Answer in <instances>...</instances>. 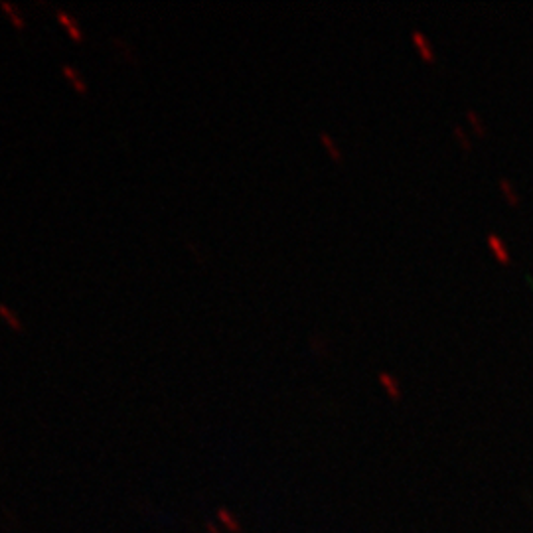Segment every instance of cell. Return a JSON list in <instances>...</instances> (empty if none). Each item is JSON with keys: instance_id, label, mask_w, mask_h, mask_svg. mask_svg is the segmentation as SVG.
I'll return each mask as SVG.
<instances>
[{"instance_id": "6da1fadb", "label": "cell", "mask_w": 533, "mask_h": 533, "mask_svg": "<svg viewBox=\"0 0 533 533\" xmlns=\"http://www.w3.org/2000/svg\"><path fill=\"white\" fill-rule=\"evenodd\" d=\"M411 40H413V44H415L419 55H421L425 61H429V63H435V61H436L435 48H433L431 40H429L421 30H411Z\"/></svg>"}, {"instance_id": "7a4b0ae2", "label": "cell", "mask_w": 533, "mask_h": 533, "mask_svg": "<svg viewBox=\"0 0 533 533\" xmlns=\"http://www.w3.org/2000/svg\"><path fill=\"white\" fill-rule=\"evenodd\" d=\"M486 243H488V249L492 251V255L500 263H512V253H510L508 245L504 243V239L498 233H488L486 235Z\"/></svg>"}, {"instance_id": "3957f363", "label": "cell", "mask_w": 533, "mask_h": 533, "mask_svg": "<svg viewBox=\"0 0 533 533\" xmlns=\"http://www.w3.org/2000/svg\"><path fill=\"white\" fill-rule=\"evenodd\" d=\"M318 139L322 141V145H324V148L328 150V154L336 160V162H342L344 160V152H342V148H340V145L328 135V133H324V131H320V135H318Z\"/></svg>"}, {"instance_id": "277c9868", "label": "cell", "mask_w": 533, "mask_h": 533, "mask_svg": "<svg viewBox=\"0 0 533 533\" xmlns=\"http://www.w3.org/2000/svg\"><path fill=\"white\" fill-rule=\"evenodd\" d=\"M498 188H500V192L504 194V197L510 201V205H518L520 203V194H518V190H516V186H514V182L510 180V178H500L498 180Z\"/></svg>"}, {"instance_id": "5b68a950", "label": "cell", "mask_w": 533, "mask_h": 533, "mask_svg": "<svg viewBox=\"0 0 533 533\" xmlns=\"http://www.w3.org/2000/svg\"><path fill=\"white\" fill-rule=\"evenodd\" d=\"M61 71L67 75V79L73 83V87H75L79 93H87V83H85V79L77 73L75 67H71L69 63H61Z\"/></svg>"}, {"instance_id": "8992f818", "label": "cell", "mask_w": 533, "mask_h": 533, "mask_svg": "<svg viewBox=\"0 0 533 533\" xmlns=\"http://www.w3.org/2000/svg\"><path fill=\"white\" fill-rule=\"evenodd\" d=\"M0 6L8 12V16H10V20L14 22V26L16 28H24L26 26V22H24V16H22V12L18 10V6H14V4H10V2H0Z\"/></svg>"}, {"instance_id": "52a82bcc", "label": "cell", "mask_w": 533, "mask_h": 533, "mask_svg": "<svg viewBox=\"0 0 533 533\" xmlns=\"http://www.w3.org/2000/svg\"><path fill=\"white\" fill-rule=\"evenodd\" d=\"M0 314H2V318H4V320H6V322H8V324L14 328V330H18V332H22V330H24L22 320H20V318H18V316H16V314H14V312H12V310H10L6 304H4V302H0Z\"/></svg>"}, {"instance_id": "ba28073f", "label": "cell", "mask_w": 533, "mask_h": 533, "mask_svg": "<svg viewBox=\"0 0 533 533\" xmlns=\"http://www.w3.org/2000/svg\"><path fill=\"white\" fill-rule=\"evenodd\" d=\"M466 119L470 121V125L474 127V131H476L478 135H486V125H484L482 117L478 115V111H474V109H468V111H466Z\"/></svg>"}, {"instance_id": "9c48e42d", "label": "cell", "mask_w": 533, "mask_h": 533, "mask_svg": "<svg viewBox=\"0 0 533 533\" xmlns=\"http://www.w3.org/2000/svg\"><path fill=\"white\" fill-rule=\"evenodd\" d=\"M452 131H454V137H456V139L460 141V145H462V146H464V148L468 150V148H470L472 145H470V139H468V135H466V131L462 129V125H458V123H456Z\"/></svg>"}, {"instance_id": "30bf717a", "label": "cell", "mask_w": 533, "mask_h": 533, "mask_svg": "<svg viewBox=\"0 0 533 533\" xmlns=\"http://www.w3.org/2000/svg\"><path fill=\"white\" fill-rule=\"evenodd\" d=\"M55 14H57V18H59V22H63L65 24V28H71V26H77V20L71 16V14H67L65 10H55Z\"/></svg>"}, {"instance_id": "8fae6325", "label": "cell", "mask_w": 533, "mask_h": 533, "mask_svg": "<svg viewBox=\"0 0 533 533\" xmlns=\"http://www.w3.org/2000/svg\"><path fill=\"white\" fill-rule=\"evenodd\" d=\"M379 379H381V383H383V385H385V387H387V389H389L391 393H397V385H395V379H393V377H391L389 373H385V371H383V373H379Z\"/></svg>"}, {"instance_id": "7c38bea8", "label": "cell", "mask_w": 533, "mask_h": 533, "mask_svg": "<svg viewBox=\"0 0 533 533\" xmlns=\"http://www.w3.org/2000/svg\"><path fill=\"white\" fill-rule=\"evenodd\" d=\"M67 32H69V36L73 38V40H83V32H81V28L79 26H71V28H67Z\"/></svg>"}]
</instances>
